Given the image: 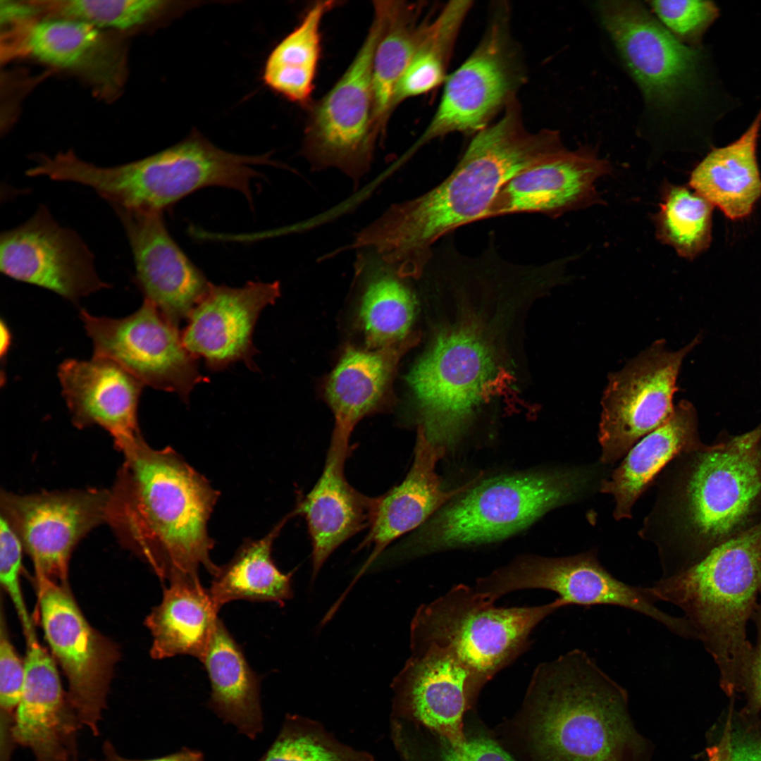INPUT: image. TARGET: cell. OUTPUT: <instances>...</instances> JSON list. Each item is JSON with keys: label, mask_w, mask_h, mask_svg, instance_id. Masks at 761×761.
<instances>
[{"label": "cell", "mask_w": 761, "mask_h": 761, "mask_svg": "<svg viewBox=\"0 0 761 761\" xmlns=\"http://www.w3.org/2000/svg\"><path fill=\"white\" fill-rule=\"evenodd\" d=\"M430 283L451 313L407 380L418 428L446 451L469 431L506 372L520 313L540 292L513 264L490 254L446 256L434 267Z\"/></svg>", "instance_id": "cell-1"}, {"label": "cell", "mask_w": 761, "mask_h": 761, "mask_svg": "<svg viewBox=\"0 0 761 761\" xmlns=\"http://www.w3.org/2000/svg\"><path fill=\"white\" fill-rule=\"evenodd\" d=\"M564 145L557 131L531 132L516 99L502 117L474 135L447 178L415 198L391 205L355 235L407 277L418 279L434 245L455 229L484 217L502 187Z\"/></svg>", "instance_id": "cell-2"}, {"label": "cell", "mask_w": 761, "mask_h": 761, "mask_svg": "<svg viewBox=\"0 0 761 761\" xmlns=\"http://www.w3.org/2000/svg\"><path fill=\"white\" fill-rule=\"evenodd\" d=\"M120 451L106 516L119 540L163 579H199L201 567L214 576L208 522L219 492L171 447L152 448L140 436Z\"/></svg>", "instance_id": "cell-3"}, {"label": "cell", "mask_w": 761, "mask_h": 761, "mask_svg": "<svg viewBox=\"0 0 761 761\" xmlns=\"http://www.w3.org/2000/svg\"><path fill=\"white\" fill-rule=\"evenodd\" d=\"M672 462L641 531L657 545L664 574L761 521V423Z\"/></svg>", "instance_id": "cell-4"}, {"label": "cell", "mask_w": 761, "mask_h": 761, "mask_svg": "<svg viewBox=\"0 0 761 761\" xmlns=\"http://www.w3.org/2000/svg\"><path fill=\"white\" fill-rule=\"evenodd\" d=\"M517 722L533 761H652L626 689L580 649L536 667Z\"/></svg>", "instance_id": "cell-5"}, {"label": "cell", "mask_w": 761, "mask_h": 761, "mask_svg": "<svg viewBox=\"0 0 761 761\" xmlns=\"http://www.w3.org/2000/svg\"><path fill=\"white\" fill-rule=\"evenodd\" d=\"M678 607L712 656L729 694L745 690L753 648L748 621L761 592V521L650 587Z\"/></svg>", "instance_id": "cell-6"}, {"label": "cell", "mask_w": 761, "mask_h": 761, "mask_svg": "<svg viewBox=\"0 0 761 761\" xmlns=\"http://www.w3.org/2000/svg\"><path fill=\"white\" fill-rule=\"evenodd\" d=\"M602 474L599 466H579L474 479L392 552L407 559L509 538L550 511L600 490Z\"/></svg>", "instance_id": "cell-7"}, {"label": "cell", "mask_w": 761, "mask_h": 761, "mask_svg": "<svg viewBox=\"0 0 761 761\" xmlns=\"http://www.w3.org/2000/svg\"><path fill=\"white\" fill-rule=\"evenodd\" d=\"M259 165L278 166L268 154H233L193 135L153 155L113 166H99L71 154L62 163L60 177L90 187L111 206L163 212L211 186L237 190L252 204V180L261 176L254 166Z\"/></svg>", "instance_id": "cell-8"}, {"label": "cell", "mask_w": 761, "mask_h": 761, "mask_svg": "<svg viewBox=\"0 0 761 761\" xmlns=\"http://www.w3.org/2000/svg\"><path fill=\"white\" fill-rule=\"evenodd\" d=\"M474 586H453L421 605L410 626V644L431 645L457 657L485 683L530 645L533 630L565 602L497 607Z\"/></svg>", "instance_id": "cell-9"}, {"label": "cell", "mask_w": 761, "mask_h": 761, "mask_svg": "<svg viewBox=\"0 0 761 761\" xmlns=\"http://www.w3.org/2000/svg\"><path fill=\"white\" fill-rule=\"evenodd\" d=\"M367 36L342 76L312 110L302 154L317 171L335 168L358 185L369 172L378 133L374 123L372 66L385 13L374 5Z\"/></svg>", "instance_id": "cell-10"}, {"label": "cell", "mask_w": 761, "mask_h": 761, "mask_svg": "<svg viewBox=\"0 0 761 761\" xmlns=\"http://www.w3.org/2000/svg\"><path fill=\"white\" fill-rule=\"evenodd\" d=\"M474 586L493 602L516 590L543 589L556 593L566 605L621 607L652 618L680 637L696 638L683 617L670 615L656 606L659 600L650 587L616 579L601 564L594 550L557 557L521 555L478 579Z\"/></svg>", "instance_id": "cell-11"}, {"label": "cell", "mask_w": 761, "mask_h": 761, "mask_svg": "<svg viewBox=\"0 0 761 761\" xmlns=\"http://www.w3.org/2000/svg\"><path fill=\"white\" fill-rule=\"evenodd\" d=\"M508 17L503 7L496 11L478 45L447 76L438 109L413 150L452 132L475 135L516 99L524 72L509 35Z\"/></svg>", "instance_id": "cell-12"}, {"label": "cell", "mask_w": 761, "mask_h": 761, "mask_svg": "<svg viewBox=\"0 0 761 761\" xmlns=\"http://www.w3.org/2000/svg\"><path fill=\"white\" fill-rule=\"evenodd\" d=\"M699 340L698 335L677 351L658 340L621 370L610 373L601 399V464H612L624 457L637 441L672 416L682 362Z\"/></svg>", "instance_id": "cell-13"}, {"label": "cell", "mask_w": 761, "mask_h": 761, "mask_svg": "<svg viewBox=\"0 0 761 761\" xmlns=\"http://www.w3.org/2000/svg\"><path fill=\"white\" fill-rule=\"evenodd\" d=\"M94 356L109 359L144 385L177 393L182 400L196 385L208 381L197 358L185 347L178 328L144 299L134 313L120 318L80 312Z\"/></svg>", "instance_id": "cell-14"}, {"label": "cell", "mask_w": 761, "mask_h": 761, "mask_svg": "<svg viewBox=\"0 0 761 761\" xmlns=\"http://www.w3.org/2000/svg\"><path fill=\"white\" fill-rule=\"evenodd\" d=\"M37 581L42 627L68 679V698L82 726L97 736L118 649L88 624L67 586Z\"/></svg>", "instance_id": "cell-15"}, {"label": "cell", "mask_w": 761, "mask_h": 761, "mask_svg": "<svg viewBox=\"0 0 761 761\" xmlns=\"http://www.w3.org/2000/svg\"><path fill=\"white\" fill-rule=\"evenodd\" d=\"M109 490L97 488L20 495L1 493V515L19 536L36 577L67 586L70 555L91 530L106 523Z\"/></svg>", "instance_id": "cell-16"}, {"label": "cell", "mask_w": 761, "mask_h": 761, "mask_svg": "<svg viewBox=\"0 0 761 761\" xmlns=\"http://www.w3.org/2000/svg\"><path fill=\"white\" fill-rule=\"evenodd\" d=\"M601 21L647 100L671 108L698 85L700 52L677 39L636 1H603Z\"/></svg>", "instance_id": "cell-17"}, {"label": "cell", "mask_w": 761, "mask_h": 761, "mask_svg": "<svg viewBox=\"0 0 761 761\" xmlns=\"http://www.w3.org/2000/svg\"><path fill=\"white\" fill-rule=\"evenodd\" d=\"M0 270L73 302L110 287L99 276L81 237L61 225L44 205L23 224L1 233Z\"/></svg>", "instance_id": "cell-18"}, {"label": "cell", "mask_w": 761, "mask_h": 761, "mask_svg": "<svg viewBox=\"0 0 761 761\" xmlns=\"http://www.w3.org/2000/svg\"><path fill=\"white\" fill-rule=\"evenodd\" d=\"M6 56H30L70 72L85 80L95 94L118 96L127 77L122 39L92 25L63 18L44 17L5 32Z\"/></svg>", "instance_id": "cell-19"}, {"label": "cell", "mask_w": 761, "mask_h": 761, "mask_svg": "<svg viewBox=\"0 0 761 761\" xmlns=\"http://www.w3.org/2000/svg\"><path fill=\"white\" fill-rule=\"evenodd\" d=\"M410 650L392 683L395 706L452 746L462 745L464 717L485 683L448 651L419 645Z\"/></svg>", "instance_id": "cell-20"}, {"label": "cell", "mask_w": 761, "mask_h": 761, "mask_svg": "<svg viewBox=\"0 0 761 761\" xmlns=\"http://www.w3.org/2000/svg\"><path fill=\"white\" fill-rule=\"evenodd\" d=\"M112 208L132 250L136 285L144 299L178 328L204 298L211 283L171 236L163 212Z\"/></svg>", "instance_id": "cell-21"}, {"label": "cell", "mask_w": 761, "mask_h": 761, "mask_svg": "<svg viewBox=\"0 0 761 761\" xmlns=\"http://www.w3.org/2000/svg\"><path fill=\"white\" fill-rule=\"evenodd\" d=\"M610 163L590 147L569 150L564 145L508 180L496 194L484 219L538 213L557 218L571 211L604 203L596 180L611 173Z\"/></svg>", "instance_id": "cell-22"}, {"label": "cell", "mask_w": 761, "mask_h": 761, "mask_svg": "<svg viewBox=\"0 0 761 761\" xmlns=\"http://www.w3.org/2000/svg\"><path fill=\"white\" fill-rule=\"evenodd\" d=\"M280 295L278 282H248L240 287L211 283L181 333L185 347L213 371L239 361L254 370L255 324L261 311Z\"/></svg>", "instance_id": "cell-23"}, {"label": "cell", "mask_w": 761, "mask_h": 761, "mask_svg": "<svg viewBox=\"0 0 761 761\" xmlns=\"http://www.w3.org/2000/svg\"><path fill=\"white\" fill-rule=\"evenodd\" d=\"M24 662L25 678L13 728L16 745L29 748L36 761H76L82 724L54 662L37 638L27 641Z\"/></svg>", "instance_id": "cell-24"}, {"label": "cell", "mask_w": 761, "mask_h": 761, "mask_svg": "<svg viewBox=\"0 0 761 761\" xmlns=\"http://www.w3.org/2000/svg\"><path fill=\"white\" fill-rule=\"evenodd\" d=\"M58 377L76 427H101L120 450L141 436L137 407L144 385L120 366L97 357L68 359L59 366Z\"/></svg>", "instance_id": "cell-25"}, {"label": "cell", "mask_w": 761, "mask_h": 761, "mask_svg": "<svg viewBox=\"0 0 761 761\" xmlns=\"http://www.w3.org/2000/svg\"><path fill=\"white\" fill-rule=\"evenodd\" d=\"M445 451L433 445L418 428L412 466L403 481L378 497L369 532L358 550L372 545L373 550L352 585L379 558L395 539L419 528L451 499L467 488L473 481L447 489L436 471Z\"/></svg>", "instance_id": "cell-26"}, {"label": "cell", "mask_w": 761, "mask_h": 761, "mask_svg": "<svg viewBox=\"0 0 761 761\" xmlns=\"http://www.w3.org/2000/svg\"><path fill=\"white\" fill-rule=\"evenodd\" d=\"M349 442L332 435L322 474L295 509L306 520L311 541L312 580L345 541L369 528L378 497L363 495L347 481L345 465Z\"/></svg>", "instance_id": "cell-27"}, {"label": "cell", "mask_w": 761, "mask_h": 761, "mask_svg": "<svg viewBox=\"0 0 761 761\" xmlns=\"http://www.w3.org/2000/svg\"><path fill=\"white\" fill-rule=\"evenodd\" d=\"M416 335L384 347L349 346L330 373L326 395L335 417L333 436L349 441L356 424L378 409L388 395L397 364L418 341Z\"/></svg>", "instance_id": "cell-28"}, {"label": "cell", "mask_w": 761, "mask_h": 761, "mask_svg": "<svg viewBox=\"0 0 761 761\" xmlns=\"http://www.w3.org/2000/svg\"><path fill=\"white\" fill-rule=\"evenodd\" d=\"M693 405L681 400L672 416L636 443L602 481L600 491L613 496L616 520L631 519L633 507L658 474L679 455L702 447Z\"/></svg>", "instance_id": "cell-29"}, {"label": "cell", "mask_w": 761, "mask_h": 761, "mask_svg": "<svg viewBox=\"0 0 761 761\" xmlns=\"http://www.w3.org/2000/svg\"><path fill=\"white\" fill-rule=\"evenodd\" d=\"M354 278L361 283L359 318L369 347L378 349L406 339L417 308L409 282L374 250L357 249ZM416 280V279H415Z\"/></svg>", "instance_id": "cell-30"}, {"label": "cell", "mask_w": 761, "mask_h": 761, "mask_svg": "<svg viewBox=\"0 0 761 761\" xmlns=\"http://www.w3.org/2000/svg\"><path fill=\"white\" fill-rule=\"evenodd\" d=\"M761 109L735 141L713 149L692 171L688 185L731 220L748 216L761 196L757 159Z\"/></svg>", "instance_id": "cell-31"}, {"label": "cell", "mask_w": 761, "mask_h": 761, "mask_svg": "<svg viewBox=\"0 0 761 761\" xmlns=\"http://www.w3.org/2000/svg\"><path fill=\"white\" fill-rule=\"evenodd\" d=\"M219 610L199 579L170 581L161 603L145 620L153 637L151 657L161 660L189 655L202 662Z\"/></svg>", "instance_id": "cell-32"}, {"label": "cell", "mask_w": 761, "mask_h": 761, "mask_svg": "<svg viewBox=\"0 0 761 761\" xmlns=\"http://www.w3.org/2000/svg\"><path fill=\"white\" fill-rule=\"evenodd\" d=\"M202 662L211 682L209 707L223 722L254 739L263 729L260 678L219 619Z\"/></svg>", "instance_id": "cell-33"}, {"label": "cell", "mask_w": 761, "mask_h": 761, "mask_svg": "<svg viewBox=\"0 0 761 761\" xmlns=\"http://www.w3.org/2000/svg\"><path fill=\"white\" fill-rule=\"evenodd\" d=\"M293 511L265 536L247 540L233 558L219 567L208 589L215 605L221 607L233 600L271 601L280 605L292 598V573L280 571L272 558V547Z\"/></svg>", "instance_id": "cell-34"}, {"label": "cell", "mask_w": 761, "mask_h": 761, "mask_svg": "<svg viewBox=\"0 0 761 761\" xmlns=\"http://www.w3.org/2000/svg\"><path fill=\"white\" fill-rule=\"evenodd\" d=\"M385 22L372 66L374 123L379 133L390 114L395 87L426 39L432 21H420L419 6L384 1Z\"/></svg>", "instance_id": "cell-35"}, {"label": "cell", "mask_w": 761, "mask_h": 761, "mask_svg": "<svg viewBox=\"0 0 761 761\" xmlns=\"http://www.w3.org/2000/svg\"><path fill=\"white\" fill-rule=\"evenodd\" d=\"M336 2L321 1L271 51L264 71L265 83L290 101H309L321 53L320 27Z\"/></svg>", "instance_id": "cell-36"}, {"label": "cell", "mask_w": 761, "mask_h": 761, "mask_svg": "<svg viewBox=\"0 0 761 761\" xmlns=\"http://www.w3.org/2000/svg\"><path fill=\"white\" fill-rule=\"evenodd\" d=\"M471 7L470 1H450L432 21L426 39L395 87L390 113L404 100L445 83L457 37Z\"/></svg>", "instance_id": "cell-37"}, {"label": "cell", "mask_w": 761, "mask_h": 761, "mask_svg": "<svg viewBox=\"0 0 761 761\" xmlns=\"http://www.w3.org/2000/svg\"><path fill=\"white\" fill-rule=\"evenodd\" d=\"M659 211L652 216L657 239L687 259L705 252L712 239L714 206L682 185L664 182Z\"/></svg>", "instance_id": "cell-38"}, {"label": "cell", "mask_w": 761, "mask_h": 761, "mask_svg": "<svg viewBox=\"0 0 761 761\" xmlns=\"http://www.w3.org/2000/svg\"><path fill=\"white\" fill-rule=\"evenodd\" d=\"M45 17L82 21L106 31H128L147 25L168 7L156 0L37 1Z\"/></svg>", "instance_id": "cell-39"}, {"label": "cell", "mask_w": 761, "mask_h": 761, "mask_svg": "<svg viewBox=\"0 0 761 761\" xmlns=\"http://www.w3.org/2000/svg\"><path fill=\"white\" fill-rule=\"evenodd\" d=\"M259 761H373L366 753L346 746L316 723L288 717Z\"/></svg>", "instance_id": "cell-40"}, {"label": "cell", "mask_w": 761, "mask_h": 761, "mask_svg": "<svg viewBox=\"0 0 761 761\" xmlns=\"http://www.w3.org/2000/svg\"><path fill=\"white\" fill-rule=\"evenodd\" d=\"M650 4L677 39L694 48L719 16L718 6L711 1H652Z\"/></svg>", "instance_id": "cell-41"}, {"label": "cell", "mask_w": 761, "mask_h": 761, "mask_svg": "<svg viewBox=\"0 0 761 761\" xmlns=\"http://www.w3.org/2000/svg\"><path fill=\"white\" fill-rule=\"evenodd\" d=\"M0 624V736L13 734L15 714L19 704L25 678V662H22L11 643L1 614Z\"/></svg>", "instance_id": "cell-42"}, {"label": "cell", "mask_w": 761, "mask_h": 761, "mask_svg": "<svg viewBox=\"0 0 761 761\" xmlns=\"http://www.w3.org/2000/svg\"><path fill=\"white\" fill-rule=\"evenodd\" d=\"M0 581L11 599L23 626L26 640L36 636L20 585L23 543L7 520L0 518Z\"/></svg>", "instance_id": "cell-43"}, {"label": "cell", "mask_w": 761, "mask_h": 761, "mask_svg": "<svg viewBox=\"0 0 761 761\" xmlns=\"http://www.w3.org/2000/svg\"><path fill=\"white\" fill-rule=\"evenodd\" d=\"M440 741L439 761H514L499 744L486 737L467 738L459 747Z\"/></svg>", "instance_id": "cell-44"}, {"label": "cell", "mask_w": 761, "mask_h": 761, "mask_svg": "<svg viewBox=\"0 0 761 761\" xmlns=\"http://www.w3.org/2000/svg\"><path fill=\"white\" fill-rule=\"evenodd\" d=\"M1 24L4 28L20 26L39 18L42 9L37 1H1Z\"/></svg>", "instance_id": "cell-45"}, {"label": "cell", "mask_w": 761, "mask_h": 761, "mask_svg": "<svg viewBox=\"0 0 761 761\" xmlns=\"http://www.w3.org/2000/svg\"><path fill=\"white\" fill-rule=\"evenodd\" d=\"M752 618L757 631V641L753 648L750 670L745 690L753 701L761 707V602L757 603Z\"/></svg>", "instance_id": "cell-46"}, {"label": "cell", "mask_w": 761, "mask_h": 761, "mask_svg": "<svg viewBox=\"0 0 761 761\" xmlns=\"http://www.w3.org/2000/svg\"><path fill=\"white\" fill-rule=\"evenodd\" d=\"M732 761H761V736L749 731L731 733Z\"/></svg>", "instance_id": "cell-47"}, {"label": "cell", "mask_w": 761, "mask_h": 761, "mask_svg": "<svg viewBox=\"0 0 761 761\" xmlns=\"http://www.w3.org/2000/svg\"><path fill=\"white\" fill-rule=\"evenodd\" d=\"M103 757L101 760L89 761H203V754L195 750L183 748L166 756L147 760L129 759L120 755L114 745L106 740L102 746Z\"/></svg>", "instance_id": "cell-48"}, {"label": "cell", "mask_w": 761, "mask_h": 761, "mask_svg": "<svg viewBox=\"0 0 761 761\" xmlns=\"http://www.w3.org/2000/svg\"><path fill=\"white\" fill-rule=\"evenodd\" d=\"M731 729L730 718H729L719 742L707 750V761H732Z\"/></svg>", "instance_id": "cell-49"}, {"label": "cell", "mask_w": 761, "mask_h": 761, "mask_svg": "<svg viewBox=\"0 0 761 761\" xmlns=\"http://www.w3.org/2000/svg\"><path fill=\"white\" fill-rule=\"evenodd\" d=\"M1 355L2 357L8 349L11 339L8 328L3 321L1 322Z\"/></svg>", "instance_id": "cell-50"}]
</instances>
